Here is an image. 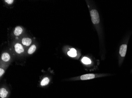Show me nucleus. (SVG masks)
<instances>
[{"label": "nucleus", "instance_id": "4", "mask_svg": "<svg viewBox=\"0 0 132 98\" xmlns=\"http://www.w3.org/2000/svg\"><path fill=\"white\" fill-rule=\"evenodd\" d=\"M127 45L126 44H122L119 48V54L121 57L124 58L127 53Z\"/></svg>", "mask_w": 132, "mask_h": 98}, {"label": "nucleus", "instance_id": "6", "mask_svg": "<svg viewBox=\"0 0 132 98\" xmlns=\"http://www.w3.org/2000/svg\"><path fill=\"white\" fill-rule=\"evenodd\" d=\"M32 41L31 39L30 38H27V37L23 38L22 40V44L26 46H28L30 45L32 43Z\"/></svg>", "mask_w": 132, "mask_h": 98}, {"label": "nucleus", "instance_id": "1", "mask_svg": "<svg viewBox=\"0 0 132 98\" xmlns=\"http://www.w3.org/2000/svg\"><path fill=\"white\" fill-rule=\"evenodd\" d=\"M89 7L91 19L94 26L96 30L99 37L101 48L104 49V35L103 28L101 23L99 14L97 10L93 6L88 5Z\"/></svg>", "mask_w": 132, "mask_h": 98}, {"label": "nucleus", "instance_id": "5", "mask_svg": "<svg viewBox=\"0 0 132 98\" xmlns=\"http://www.w3.org/2000/svg\"><path fill=\"white\" fill-rule=\"evenodd\" d=\"M10 55L7 52H4L1 55V60L4 62H8L10 60Z\"/></svg>", "mask_w": 132, "mask_h": 98}, {"label": "nucleus", "instance_id": "8", "mask_svg": "<svg viewBox=\"0 0 132 98\" xmlns=\"http://www.w3.org/2000/svg\"><path fill=\"white\" fill-rule=\"evenodd\" d=\"M67 54L70 57H76V56H77V51L75 49L72 48L70 49L69 51L68 52Z\"/></svg>", "mask_w": 132, "mask_h": 98}, {"label": "nucleus", "instance_id": "3", "mask_svg": "<svg viewBox=\"0 0 132 98\" xmlns=\"http://www.w3.org/2000/svg\"><path fill=\"white\" fill-rule=\"evenodd\" d=\"M14 50L18 54H22L24 52V49L23 46L20 43H15L14 45Z\"/></svg>", "mask_w": 132, "mask_h": 98}, {"label": "nucleus", "instance_id": "12", "mask_svg": "<svg viewBox=\"0 0 132 98\" xmlns=\"http://www.w3.org/2000/svg\"><path fill=\"white\" fill-rule=\"evenodd\" d=\"M81 62L83 64L86 65L90 64L91 63V61L90 58L86 57H84L82 58Z\"/></svg>", "mask_w": 132, "mask_h": 98}, {"label": "nucleus", "instance_id": "7", "mask_svg": "<svg viewBox=\"0 0 132 98\" xmlns=\"http://www.w3.org/2000/svg\"><path fill=\"white\" fill-rule=\"evenodd\" d=\"M23 29L22 27L18 26L15 28L14 31V34L15 35L19 36L22 34L23 32Z\"/></svg>", "mask_w": 132, "mask_h": 98}, {"label": "nucleus", "instance_id": "10", "mask_svg": "<svg viewBox=\"0 0 132 98\" xmlns=\"http://www.w3.org/2000/svg\"><path fill=\"white\" fill-rule=\"evenodd\" d=\"M50 81V79L47 77H45L42 79L40 82V85L41 86H45L49 84Z\"/></svg>", "mask_w": 132, "mask_h": 98}, {"label": "nucleus", "instance_id": "9", "mask_svg": "<svg viewBox=\"0 0 132 98\" xmlns=\"http://www.w3.org/2000/svg\"><path fill=\"white\" fill-rule=\"evenodd\" d=\"M8 92L4 88H2L0 90V97L2 98H5L8 95Z\"/></svg>", "mask_w": 132, "mask_h": 98}, {"label": "nucleus", "instance_id": "11", "mask_svg": "<svg viewBox=\"0 0 132 98\" xmlns=\"http://www.w3.org/2000/svg\"><path fill=\"white\" fill-rule=\"evenodd\" d=\"M36 49H37V47H36V45L35 44H33L29 49L28 50V53L29 55H31V54H33L36 51Z\"/></svg>", "mask_w": 132, "mask_h": 98}, {"label": "nucleus", "instance_id": "2", "mask_svg": "<svg viewBox=\"0 0 132 98\" xmlns=\"http://www.w3.org/2000/svg\"><path fill=\"white\" fill-rule=\"evenodd\" d=\"M105 75L103 74H95L93 73H89L87 74L83 75L80 77V79L81 80H88L92 79L95 78L99 77H103Z\"/></svg>", "mask_w": 132, "mask_h": 98}, {"label": "nucleus", "instance_id": "14", "mask_svg": "<svg viewBox=\"0 0 132 98\" xmlns=\"http://www.w3.org/2000/svg\"><path fill=\"white\" fill-rule=\"evenodd\" d=\"M4 72H5V70L1 68L0 69V77L3 75L4 74Z\"/></svg>", "mask_w": 132, "mask_h": 98}, {"label": "nucleus", "instance_id": "13", "mask_svg": "<svg viewBox=\"0 0 132 98\" xmlns=\"http://www.w3.org/2000/svg\"><path fill=\"white\" fill-rule=\"evenodd\" d=\"M4 1L7 4H9V5H10V4H12V3L14 2V0H6Z\"/></svg>", "mask_w": 132, "mask_h": 98}]
</instances>
